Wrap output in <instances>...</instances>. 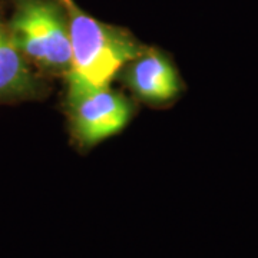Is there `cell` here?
<instances>
[{"label":"cell","mask_w":258,"mask_h":258,"mask_svg":"<svg viewBox=\"0 0 258 258\" xmlns=\"http://www.w3.org/2000/svg\"><path fill=\"white\" fill-rule=\"evenodd\" d=\"M72 60L69 88L111 86L115 76L144 50L128 32L102 23L76 6L68 8Z\"/></svg>","instance_id":"obj_1"},{"label":"cell","mask_w":258,"mask_h":258,"mask_svg":"<svg viewBox=\"0 0 258 258\" xmlns=\"http://www.w3.org/2000/svg\"><path fill=\"white\" fill-rule=\"evenodd\" d=\"M9 33L26 60L53 74L66 76L69 72L72 60L69 20L60 3L19 2Z\"/></svg>","instance_id":"obj_2"},{"label":"cell","mask_w":258,"mask_h":258,"mask_svg":"<svg viewBox=\"0 0 258 258\" xmlns=\"http://www.w3.org/2000/svg\"><path fill=\"white\" fill-rule=\"evenodd\" d=\"M68 108L75 138L86 147L116 135L132 116L131 102L111 86L69 88Z\"/></svg>","instance_id":"obj_3"},{"label":"cell","mask_w":258,"mask_h":258,"mask_svg":"<svg viewBox=\"0 0 258 258\" xmlns=\"http://www.w3.org/2000/svg\"><path fill=\"white\" fill-rule=\"evenodd\" d=\"M125 81L139 99L159 105L175 99L181 89L176 69L155 49H144L125 68Z\"/></svg>","instance_id":"obj_4"},{"label":"cell","mask_w":258,"mask_h":258,"mask_svg":"<svg viewBox=\"0 0 258 258\" xmlns=\"http://www.w3.org/2000/svg\"><path fill=\"white\" fill-rule=\"evenodd\" d=\"M36 91V79L9 30L0 26V101L26 98Z\"/></svg>","instance_id":"obj_5"},{"label":"cell","mask_w":258,"mask_h":258,"mask_svg":"<svg viewBox=\"0 0 258 258\" xmlns=\"http://www.w3.org/2000/svg\"><path fill=\"white\" fill-rule=\"evenodd\" d=\"M57 2H59V3H60L62 6H64L66 9H68V8H71V6H74V5H75L72 0H57Z\"/></svg>","instance_id":"obj_6"}]
</instances>
